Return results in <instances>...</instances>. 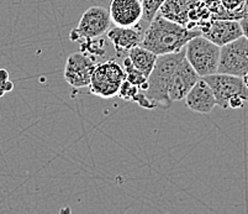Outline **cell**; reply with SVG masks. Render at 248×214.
<instances>
[{"mask_svg":"<svg viewBox=\"0 0 248 214\" xmlns=\"http://www.w3.org/2000/svg\"><path fill=\"white\" fill-rule=\"evenodd\" d=\"M186 58L199 77L217 73L220 46L204 36H195L184 47Z\"/></svg>","mask_w":248,"mask_h":214,"instance_id":"obj_4","label":"cell"},{"mask_svg":"<svg viewBox=\"0 0 248 214\" xmlns=\"http://www.w3.org/2000/svg\"><path fill=\"white\" fill-rule=\"evenodd\" d=\"M82 52L88 53V55L93 56L96 58V56H103L105 52V47H104V41L100 40V37L92 40H84L82 44Z\"/></svg>","mask_w":248,"mask_h":214,"instance_id":"obj_19","label":"cell"},{"mask_svg":"<svg viewBox=\"0 0 248 214\" xmlns=\"http://www.w3.org/2000/svg\"><path fill=\"white\" fill-rule=\"evenodd\" d=\"M96 58L84 52H74L68 56L64 66V80L73 88L89 85L90 77L96 66Z\"/></svg>","mask_w":248,"mask_h":214,"instance_id":"obj_9","label":"cell"},{"mask_svg":"<svg viewBox=\"0 0 248 214\" xmlns=\"http://www.w3.org/2000/svg\"><path fill=\"white\" fill-rule=\"evenodd\" d=\"M242 82L243 84H245V87L248 89V72L245 74V76H242Z\"/></svg>","mask_w":248,"mask_h":214,"instance_id":"obj_27","label":"cell"},{"mask_svg":"<svg viewBox=\"0 0 248 214\" xmlns=\"http://www.w3.org/2000/svg\"><path fill=\"white\" fill-rule=\"evenodd\" d=\"M126 80L125 71L117 61L108 60L96 64L90 77L89 92L96 97L110 99L116 97L121 83Z\"/></svg>","mask_w":248,"mask_h":214,"instance_id":"obj_5","label":"cell"},{"mask_svg":"<svg viewBox=\"0 0 248 214\" xmlns=\"http://www.w3.org/2000/svg\"><path fill=\"white\" fill-rule=\"evenodd\" d=\"M111 19H110L108 8L100 5H94L87 9L80 16L77 28L71 33V40H92L96 37L107 35L108 30L111 28Z\"/></svg>","mask_w":248,"mask_h":214,"instance_id":"obj_6","label":"cell"},{"mask_svg":"<svg viewBox=\"0 0 248 214\" xmlns=\"http://www.w3.org/2000/svg\"><path fill=\"white\" fill-rule=\"evenodd\" d=\"M9 80V72L4 68H0V82L3 83Z\"/></svg>","mask_w":248,"mask_h":214,"instance_id":"obj_25","label":"cell"},{"mask_svg":"<svg viewBox=\"0 0 248 214\" xmlns=\"http://www.w3.org/2000/svg\"><path fill=\"white\" fill-rule=\"evenodd\" d=\"M127 57L130 60V62L132 64V66L139 69L140 72H142L147 78L151 72H152L155 64V60H157V55L148 51L145 47L140 46V45L139 46L132 47L128 51Z\"/></svg>","mask_w":248,"mask_h":214,"instance_id":"obj_15","label":"cell"},{"mask_svg":"<svg viewBox=\"0 0 248 214\" xmlns=\"http://www.w3.org/2000/svg\"><path fill=\"white\" fill-rule=\"evenodd\" d=\"M139 87L135 84H132V83H130L128 81H124L123 83H121L120 88H119V91H117V94L116 96L119 97L120 99H123V100H126V102H132L135 98V96L137 94V92H139Z\"/></svg>","mask_w":248,"mask_h":214,"instance_id":"obj_20","label":"cell"},{"mask_svg":"<svg viewBox=\"0 0 248 214\" xmlns=\"http://www.w3.org/2000/svg\"><path fill=\"white\" fill-rule=\"evenodd\" d=\"M90 1L95 4V5H100L104 6V8H107L110 0H90Z\"/></svg>","mask_w":248,"mask_h":214,"instance_id":"obj_26","label":"cell"},{"mask_svg":"<svg viewBox=\"0 0 248 214\" xmlns=\"http://www.w3.org/2000/svg\"><path fill=\"white\" fill-rule=\"evenodd\" d=\"M5 94H6V92H5V89H4V84L0 82V98L5 96Z\"/></svg>","mask_w":248,"mask_h":214,"instance_id":"obj_28","label":"cell"},{"mask_svg":"<svg viewBox=\"0 0 248 214\" xmlns=\"http://www.w3.org/2000/svg\"><path fill=\"white\" fill-rule=\"evenodd\" d=\"M107 36L114 49H116L117 55H121V53H127L132 47L139 46L143 35L135 28L114 26L108 30Z\"/></svg>","mask_w":248,"mask_h":214,"instance_id":"obj_14","label":"cell"},{"mask_svg":"<svg viewBox=\"0 0 248 214\" xmlns=\"http://www.w3.org/2000/svg\"><path fill=\"white\" fill-rule=\"evenodd\" d=\"M238 21H240L241 29H242V36H245L246 39L248 40V16L242 17Z\"/></svg>","mask_w":248,"mask_h":214,"instance_id":"obj_24","label":"cell"},{"mask_svg":"<svg viewBox=\"0 0 248 214\" xmlns=\"http://www.w3.org/2000/svg\"><path fill=\"white\" fill-rule=\"evenodd\" d=\"M199 30L202 36L220 47L242 36L238 20L210 19L200 25Z\"/></svg>","mask_w":248,"mask_h":214,"instance_id":"obj_10","label":"cell"},{"mask_svg":"<svg viewBox=\"0 0 248 214\" xmlns=\"http://www.w3.org/2000/svg\"><path fill=\"white\" fill-rule=\"evenodd\" d=\"M158 13L188 29H199L200 25L213 19L210 10L200 0H164Z\"/></svg>","mask_w":248,"mask_h":214,"instance_id":"obj_3","label":"cell"},{"mask_svg":"<svg viewBox=\"0 0 248 214\" xmlns=\"http://www.w3.org/2000/svg\"><path fill=\"white\" fill-rule=\"evenodd\" d=\"M184 99L186 107L199 114H209L216 107V99L210 85L202 77L191 87Z\"/></svg>","mask_w":248,"mask_h":214,"instance_id":"obj_13","label":"cell"},{"mask_svg":"<svg viewBox=\"0 0 248 214\" xmlns=\"http://www.w3.org/2000/svg\"><path fill=\"white\" fill-rule=\"evenodd\" d=\"M163 3L164 0H141L142 16L139 24L135 26V29L139 30L142 35H143L148 25L151 24L153 17L155 16V14L158 13L159 8H161Z\"/></svg>","mask_w":248,"mask_h":214,"instance_id":"obj_16","label":"cell"},{"mask_svg":"<svg viewBox=\"0 0 248 214\" xmlns=\"http://www.w3.org/2000/svg\"><path fill=\"white\" fill-rule=\"evenodd\" d=\"M199 78L200 77L198 76L195 69L190 66V64L184 56V58L180 61L179 65L175 68L172 82H170V87H169L168 97L172 100V103L180 102L186 98L188 92L190 91L191 87L197 83Z\"/></svg>","mask_w":248,"mask_h":214,"instance_id":"obj_12","label":"cell"},{"mask_svg":"<svg viewBox=\"0 0 248 214\" xmlns=\"http://www.w3.org/2000/svg\"><path fill=\"white\" fill-rule=\"evenodd\" d=\"M199 35H202L199 29H188L157 13L143 33L140 46L157 56L175 53L182 51L188 41Z\"/></svg>","mask_w":248,"mask_h":214,"instance_id":"obj_1","label":"cell"},{"mask_svg":"<svg viewBox=\"0 0 248 214\" xmlns=\"http://www.w3.org/2000/svg\"><path fill=\"white\" fill-rule=\"evenodd\" d=\"M132 103H137V104L140 105V107L145 108V109H155V104H153L152 102H151L150 99L146 97V94L143 93V91H139L137 92V94L135 96L134 100H132Z\"/></svg>","mask_w":248,"mask_h":214,"instance_id":"obj_22","label":"cell"},{"mask_svg":"<svg viewBox=\"0 0 248 214\" xmlns=\"http://www.w3.org/2000/svg\"><path fill=\"white\" fill-rule=\"evenodd\" d=\"M108 11L115 26L135 28L142 16L141 0H110Z\"/></svg>","mask_w":248,"mask_h":214,"instance_id":"obj_11","label":"cell"},{"mask_svg":"<svg viewBox=\"0 0 248 214\" xmlns=\"http://www.w3.org/2000/svg\"><path fill=\"white\" fill-rule=\"evenodd\" d=\"M202 78H204L205 82L210 85L216 99V105L222 109L229 108V99L236 94H242L248 98V89L243 84L242 77L225 73H215Z\"/></svg>","mask_w":248,"mask_h":214,"instance_id":"obj_8","label":"cell"},{"mask_svg":"<svg viewBox=\"0 0 248 214\" xmlns=\"http://www.w3.org/2000/svg\"><path fill=\"white\" fill-rule=\"evenodd\" d=\"M221 6L226 11V19L240 20L245 17V0H221Z\"/></svg>","mask_w":248,"mask_h":214,"instance_id":"obj_18","label":"cell"},{"mask_svg":"<svg viewBox=\"0 0 248 214\" xmlns=\"http://www.w3.org/2000/svg\"><path fill=\"white\" fill-rule=\"evenodd\" d=\"M248 72V40L245 36L220 47L217 73L242 77Z\"/></svg>","mask_w":248,"mask_h":214,"instance_id":"obj_7","label":"cell"},{"mask_svg":"<svg viewBox=\"0 0 248 214\" xmlns=\"http://www.w3.org/2000/svg\"><path fill=\"white\" fill-rule=\"evenodd\" d=\"M213 14V19H226V11L221 6V0H200Z\"/></svg>","mask_w":248,"mask_h":214,"instance_id":"obj_21","label":"cell"},{"mask_svg":"<svg viewBox=\"0 0 248 214\" xmlns=\"http://www.w3.org/2000/svg\"><path fill=\"white\" fill-rule=\"evenodd\" d=\"M248 103L247 97L242 96V94H236V96L231 97L229 99V108L231 109H240L243 108Z\"/></svg>","mask_w":248,"mask_h":214,"instance_id":"obj_23","label":"cell"},{"mask_svg":"<svg viewBox=\"0 0 248 214\" xmlns=\"http://www.w3.org/2000/svg\"><path fill=\"white\" fill-rule=\"evenodd\" d=\"M184 56H186L184 49L179 52L157 56L155 67L147 78V89L143 91V93L155 104V108L169 109L172 107L173 103L169 99L168 91L175 68Z\"/></svg>","mask_w":248,"mask_h":214,"instance_id":"obj_2","label":"cell"},{"mask_svg":"<svg viewBox=\"0 0 248 214\" xmlns=\"http://www.w3.org/2000/svg\"><path fill=\"white\" fill-rule=\"evenodd\" d=\"M121 66H123L124 71H125L126 81H128V82L132 83V84L137 85L140 91H146V89H147V77H146L142 72H140L139 69L135 68V67L132 66V64L130 62L128 57L124 58Z\"/></svg>","mask_w":248,"mask_h":214,"instance_id":"obj_17","label":"cell"}]
</instances>
